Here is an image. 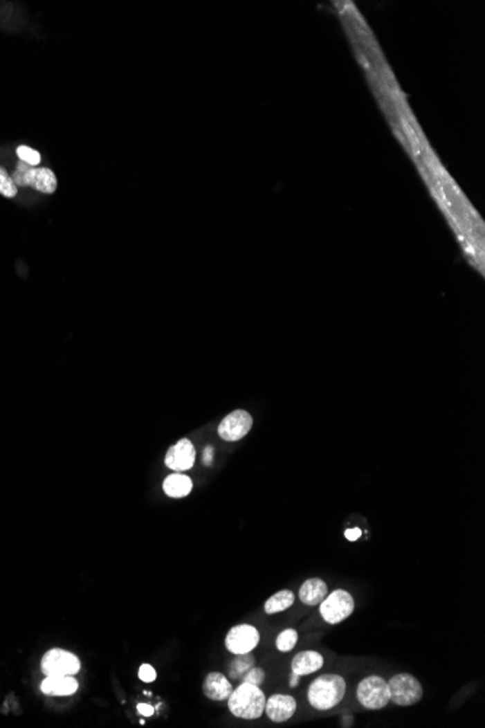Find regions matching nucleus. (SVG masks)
Instances as JSON below:
<instances>
[{
    "label": "nucleus",
    "instance_id": "21",
    "mask_svg": "<svg viewBox=\"0 0 485 728\" xmlns=\"http://www.w3.org/2000/svg\"><path fill=\"white\" fill-rule=\"evenodd\" d=\"M18 194V186L15 185V182L12 181V176H9V173L0 166V195H3L6 198H13L17 197Z\"/></svg>",
    "mask_w": 485,
    "mask_h": 728
},
{
    "label": "nucleus",
    "instance_id": "9",
    "mask_svg": "<svg viewBox=\"0 0 485 728\" xmlns=\"http://www.w3.org/2000/svg\"><path fill=\"white\" fill-rule=\"evenodd\" d=\"M253 426V417L244 410H236L227 415L218 426L219 438L227 442L243 439Z\"/></svg>",
    "mask_w": 485,
    "mask_h": 728
},
{
    "label": "nucleus",
    "instance_id": "11",
    "mask_svg": "<svg viewBox=\"0 0 485 728\" xmlns=\"http://www.w3.org/2000/svg\"><path fill=\"white\" fill-rule=\"evenodd\" d=\"M196 459V451L194 444L183 438L178 444L169 448L165 462L167 467L176 473L186 471L194 467Z\"/></svg>",
    "mask_w": 485,
    "mask_h": 728
},
{
    "label": "nucleus",
    "instance_id": "17",
    "mask_svg": "<svg viewBox=\"0 0 485 728\" xmlns=\"http://www.w3.org/2000/svg\"><path fill=\"white\" fill-rule=\"evenodd\" d=\"M192 487H194L192 480L181 473H173L163 482L165 493L169 498H173V499L186 498L187 494L192 491Z\"/></svg>",
    "mask_w": 485,
    "mask_h": 728
},
{
    "label": "nucleus",
    "instance_id": "15",
    "mask_svg": "<svg viewBox=\"0 0 485 728\" xmlns=\"http://www.w3.org/2000/svg\"><path fill=\"white\" fill-rule=\"evenodd\" d=\"M322 664H324V659H322L320 653L302 651L293 657L291 667H292V673H295L298 676H306V675H311L320 671Z\"/></svg>",
    "mask_w": 485,
    "mask_h": 728
},
{
    "label": "nucleus",
    "instance_id": "1",
    "mask_svg": "<svg viewBox=\"0 0 485 728\" xmlns=\"http://www.w3.org/2000/svg\"><path fill=\"white\" fill-rule=\"evenodd\" d=\"M345 26L359 60L365 66L367 79L381 102L382 111L387 113L390 124L394 128V133L399 136L404 143L405 150L413 157L423 179L432 189L433 197L437 199L440 208L445 211L458 237L471 236L481 226V218L429 147L387 66L385 58L382 57L376 46L374 35L360 18L350 19Z\"/></svg>",
    "mask_w": 485,
    "mask_h": 728
},
{
    "label": "nucleus",
    "instance_id": "22",
    "mask_svg": "<svg viewBox=\"0 0 485 728\" xmlns=\"http://www.w3.org/2000/svg\"><path fill=\"white\" fill-rule=\"evenodd\" d=\"M17 154L21 162L29 166H38L41 163V154L37 150L28 147V145H19L17 149Z\"/></svg>",
    "mask_w": 485,
    "mask_h": 728
},
{
    "label": "nucleus",
    "instance_id": "6",
    "mask_svg": "<svg viewBox=\"0 0 485 728\" xmlns=\"http://www.w3.org/2000/svg\"><path fill=\"white\" fill-rule=\"evenodd\" d=\"M355 610V601L347 590L337 589L321 602L320 614L326 622L334 625L347 619Z\"/></svg>",
    "mask_w": 485,
    "mask_h": 728
},
{
    "label": "nucleus",
    "instance_id": "26",
    "mask_svg": "<svg viewBox=\"0 0 485 728\" xmlns=\"http://www.w3.org/2000/svg\"><path fill=\"white\" fill-rule=\"evenodd\" d=\"M138 711L140 714H143L144 717H150L154 714V708L152 705H147V704H138Z\"/></svg>",
    "mask_w": 485,
    "mask_h": 728
},
{
    "label": "nucleus",
    "instance_id": "24",
    "mask_svg": "<svg viewBox=\"0 0 485 728\" xmlns=\"http://www.w3.org/2000/svg\"><path fill=\"white\" fill-rule=\"evenodd\" d=\"M138 677H140L143 682H145V683H152V682L156 680L157 673H156V671H154V667H153V666H150V664H143V666L140 667V671H138Z\"/></svg>",
    "mask_w": 485,
    "mask_h": 728
},
{
    "label": "nucleus",
    "instance_id": "25",
    "mask_svg": "<svg viewBox=\"0 0 485 728\" xmlns=\"http://www.w3.org/2000/svg\"><path fill=\"white\" fill-rule=\"evenodd\" d=\"M212 455H214L212 446H207L203 449V464L207 465V467L212 464Z\"/></svg>",
    "mask_w": 485,
    "mask_h": 728
},
{
    "label": "nucleus",
    "instance_id": "5",
    "mask_svg": "<svg viewBox=\"0 0 485 728\" xmlns=\"http://www.w3.org/2000/svg\"><path fill=\"white\" fill-rule=\"evenodd\" d=\"M387 683L390 689V700L396 705L410 707L417 704L421 700V683L413 675H395Z\"/></svg>",
    "mask_w": 485,
    "mask_h": 728
},
{
    "label": "nucleus",
    "instance_id": "10",
    "mask_svg": "<svg viewBox=\"0 0 485 728\" xmlns=\"http://www.w3.org/2000/svg\"><path fill=\"white\" fill-rule=\"evenodd\" d=\"M260 641L259 631L248 624H240L228 631L226 647L232 654H244L253 651Z\"/></svg>",
    "mask_w": 485,
    "mask_h": 728
},
{
    "label": "nucleus",
    "instance_id": "27",
    "mask_svg": "<svg viewBox=\"0 0 485 728\" xmlns=\"http://www.w3.org/2000/svg\"><path fill=\"white\" fill-rule=\"evenodd\" d=\"M345 535H346V538H347L349 541H356V540H359V536L362 535V532H360L359 528H354V529H347L345 532Z\"/></svg>",
    "mask_w": 485,
    "mask_h": 728
},
{
    "label": "nucleus",
    "instance_id": "18",
    "mask_svg": "<svg viewBox=\"0 0 485 728\" xmlns=\"http://www.w3.org/2000/svg\"><path fill=\"white\" fill-rule=\"evenodd\" d=\"M293 602H295V594H293L291 590L288 589L279 590L277 593L272 596V598L266 601V603H264V612L269 615L282 612V610L291 608Z\"/></svg>",
    "mask_w": 485,
    "mask_h": 728
},
{
    "label": "nucleus",
    "instance_id": "4",
    "mask_svg": "<svg viewBox=\"0 0 485 728\" xmlns=\"http://www.w3.org/2000/svg\"><path fill=\"white\" fill-rule=\"evenodd\" d=\"M12 181L17 186L33 188L42 194H54L57 189V178L48 167H35L21 162L12 174Z\"/></svg>",
    "mask_w": 485,
    "mask_h": 728
},
{
    "label": "nucleus",
    "instance_id": "12",
    "mask_svg": "<svg viewBox=\"0 0 485 728\" xmlns=\"http://www.w3.org/2000/svg\"><path fill=\"white\" fill-rule=\"evenodd\" d=\"M297 711V701L291 695L276 693L272 695L264 705V714L273 722H285L292 718Z\"/></svg>",
    "mask_w": 485,
    "mask_h": 728
},
{
    "label": "nucleus",
    "instance_id": "3",
    "mask_svg": "<svg viewBox=\"0 0 485 728\" xmlns=\"http://www.w3.org/2000/svg\"><path fill=\"white\" fill-rule=\"evenodd\" d=\"M346 693V680L339 675H322L310 685L308 702L318 711H327L339 705Z\"/></svg>",
    "mask_w": 485,
    "mask_h": 728
},
{
    "label": "nucleus",
    "instance_id": "2",
    "mask_svg": "<svg viewBox=\"0 0 485 728\" xmlns=\"http://www.w3.org/2000/svg\"><path fill=\"white\" fill-rule=\"evenodd\" d=\"M266 696L263 691L252 685V683H241L237 689H232L228 698V709L234 717L243 720H256L264 714Z\"/></svg>",
    "mask_w": 485,
    "mask_h": 728
},
{
    "label": "nucleus",
    "instance_id": "16",
    "mask_svg": "<svg viewBox=\"0 0 485 728\" xmlns=\"http://www.w3.org/2000/svg\"><path fill=\"white\" fill-rule=\"evenodd\" d=\"M327 596V585L324 580L313 577L304 581L300 589V599L308 606L320 605Z\"/></svg>",
    "mask_w": 485,
    "mask_h": 728
},
{
    "label": "nucleus",
    "instance_id": "19",
    "mask_svg": "<svg viewBox=\"0 0 485 728\" xmlns=\"http://www.w3.org/2000/svg\"><path fill=\"white\" fill-rule=\"evenodd\" d=\"M236 656L237 657L231 662L228 667V677L232 680H240L256 664V660L250 653L236 654Z\"/></svg>",
    "mask_w": 485,
    "mask_h": 728
},
{
    "label": "nucleus",
    "instance_id": "14",
    "mask_svg": "<svg viewBox=\"0 0 485 728\" xmlns=\"http://www.w3.org/2000/svg\"><path fill=\"white\" fill-rule=\"evenodd\" d=\"M77 689L79 683L73 676H47L41 683V691L51 696H68Z\"/></svg>",
    "mask_w": 485,
    "mask_h": 728
},
{
    "label": "nucleus",
    "instance_id": "20",
    "mask_svg": "<svg viewBox=\"0 0 485 728\" xmlns=\"http://www.w3.org/2000/svg\"><path fill=\"white\" fill-rule=\"evenodd\" d=\"M297 641L298 633L295 630H285L276 638V648L282 653H288L297 646Z\"/></svg>",
    "mask_w": 485,
    "mask_h": 728
},
{
    "label": "nucleus",
    "instance_id": "28",
    "mask_svg": "<svg viewBox=\"0 0 485 728\" xmlns=\"http://www.w3.org/2000/svg\"><path fill=\"white\" fill-rule=\"evenodd\" d=\"M300 677H301V676H298V675H295V673H292V675H291V679H289V686H291V688H295V686L298 685Z\"/></svg>",
    "mask_w": 485,
    "mask_h": 728
},
{
    "label": "nucleus",
    "instance_id": "7",
    "mask_svg": "<svg viewBox=\"0 0 485 728\" xmlns=\"http://www.w3.org/2000/svg\"><path fill=\"white\" fill-rule=\"evenodd\" d=\"M41 668L46 676H75L80 672V660L70 651L53 648L44 654Z\"/></svg>",
    "mask_w": 485,
    "mask_h": 728
},
{
    "label": "nucleus",
    "instance_id": "23",
    "mask_svg": "<svg viewBox=\"0 0 485 728\" xmlns=\"http://www.w3.org/2000/svg\"><path fill=\"white\" fill-rule=\"evenodd\" d=\"M264 677H266V673H264V671H262L260 667H252L250 671L240 679L241 682L244 683H252V685H256V686H260Z\"/></svg>",
    "mask_w": 485,
    "mask_h": 728
},
{
    "label": "nucleus",
    "instance_id": "13",
    "mask_svg": "<svg viewBox=\"0 0 485 728\" xmlns=\"http://www.w3.org/2000/svg\"><path fill=\"white\" fill-rule=\"evenodd\" d=\"M202 689L211 701H227L232 692V685L223 673L212 672L205 677Z\"/></svg>",
    "mask_w": 485,
    "mask_h": 728
},
{
    "label": "nucleus",
    "instance_id": "8",
    "mask_svg": "<svg viewBox=\"0 0 485 728\" xmlns=\"http://www.w3.org/2000/svg\"><path fill=\"white\" fill-rule=\"evenodd\" d=\"M358 701L367 709H382L391 702L388 683L379 676H367L358 686Z\"/></svg>",
    "mask_w": 485,
    "mask_h": 728
}]
</instances>
